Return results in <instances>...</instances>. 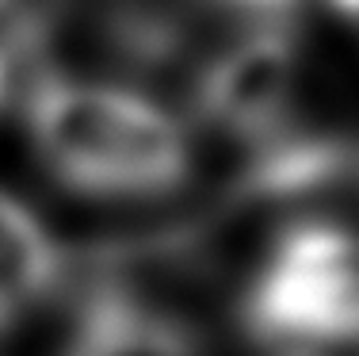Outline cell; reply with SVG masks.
<instances>
[{
    "label": "cell",
    "mask_w": 359,
    "mask_h": 356,
    "mask_svg": "<svg viewBox=\"0 0 359 356\" xmlns=\"http://www.w3.org/2000/svg\"><path fill=\"white\" fill-rule=\"evenodd\" d=\"M352 180H359V146H355V161H352Z\"/></svg>",
    "instance_id": "cell-8"
},
{
    "label": "cell",
    "mask_w": 359,
    "mask_h": 356,
    "mask_svg": "<svg viewBox=\"0 0 359 356\" xmlns=\"http://www.w3.org/2000/svg\"><path fill=\"white\" fill-rule=\"evenodd\" d=\"M42 42H46V27L42 20H20L15 27L0 31V115L4 112H20V100L27 81L42 70L39 58H42Z\"/></svg>",
    "instance_id": "cell-6"
},
{
    "label": "cell",
    "mask_w": 359,
    "mask_h": 356,
    "mask_svg": "<svg viewBox=\"0 0 359 356\" xmlns=\"http://www.w3.org/2000/svg\"><path fill=\"white\" fill-rule=\"evenodd\" d=\"M256 356H359V230L306 215L268 237L237 295Z\"/></svg>",
    "instance_id": "cell-2"
},
{
    "label": "cell",
    "mask_w": 359,
    "mask_h": 356,
    "mask_svg": "<svg viewBox=\"0 0 359 356\" xmlns=\"http://www.w3.org/2000/svg\"><path fill=\"white\" fill-rule=\"evenodd\" d=\"M310 0H180L168 8L184 54L199 35H215V50L226 42L271 35V31H298Z\"/></svg>",
    "instance_id": "cell-5"
},
{
    "label": "cell",
    "mask_w": 359,
    "mask_h": 356,
    "mask_svg": "<svg viewBox=\"0 0 359 356\" xmlns=\"http://www.w3.org/2000/svg\"><path fill=\"white\" fill-rule=\"evenodd\" d=\"M298 31L249 35L210 50L191 77V107L215 134L245 150V161L290 146L313 131L302 119Z\"/></svg>",
    "instance_id": "cell-3"
},
{
    "label": "cell",
    "mask_w": 359,
    "mask_h": 356,
    "mask_svg": "<svg viewBox=\"0 0 359 356\" xmlns=\"http://www.w3.org/2000/svg\"><path fill=\"white\" fill-rule=\"evenodd\" d=\"M20 112L46 176L81 199L145 203L176 196L191 180L187 126L130 84L39 70Z\"/></svg>",
    "instance_id": "cell-1"
},
{
    "label": "cell",
    "mask_w": 359,
    "mask_h": 356,
    "mask_svg": "<svg viewBox=\"0 0 359 356\" xmlns=\"http://www.w3.org/2000/svg\"><path fill=\"white\" fill-rule=\"evenodd\" d=\"M69 276L62 245L42 226V218L12 192L0 188V307L27 315L46 303Z\"/></svg>",
    "instance_id": "cell-4"
},
{
    "label": "cell",
    "mask_w": 359,
    "mask_h": 356,
    "mask_svg": "<svg viewBox=\"0 0 359 356\" xmlns=\"http://www.w3.org/2000/svg\"><path fill=\"white\" fill-rule=\"evenodd\" d=\"M4 4H8V0H0V12H4Z\"/></svg>",
    "instance_id": "cell-9"
},
{
    "label": "cell",
    "mask_w": 359,
    "mask_h": 356,
    "mask_svg": "<svg viewBox=\"0 0 359 356\" xmlns=\"http://www.w3.org/2000/svg\"><path fill=\"white\" fill-rule=\"evenodd\" d=\"M325 4H329V12L337 15L340 23H348L359 35V0H325Z\"/></svg>",
    "instance_id": "cell-7"
}]
</instances>
